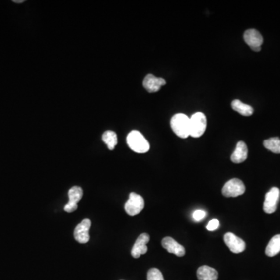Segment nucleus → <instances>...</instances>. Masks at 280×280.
<instances>
[{
	"instance_id": "22",
	"label": "nucleus",
	"mask_w": 280,
	"mask_h": 280,
	"mask_svg": "<svg viewBox=\"0 0 280 280\" xmlns=\"http://www.w3.org/2000/svg\"><path fill=\"white\" fill-rule=\"evenodd\" d=\"M219 226H220L219 220H216V219H213V220H210L209 222V224L206 226V228H207L208 231H213L218 228Z\"/></svg>"
},
{
	"instance_id": "21",
	"label": "nucleus",
	"mask_w": 280,
	"mask_h": 280,
	"mask_svg": "<svg viewBox=\"0 0 280 280\" xmlns=\"http://www.w3.org/2000/svg\"><path fill=\"white\" fill-rule=\"evenodd\" d=\"M206 212L204 210H202V209H197L193 213L192 215V217H193L194 220L195 221H201V220H203V219L206 217Z\"/></svg>"
},
{
	"instance_id": "23",
	"label": "nucleus",
	"mask_w": 280,
	"mask_h": 280,
	"mask_svg": "<svg viewBox=\"0 0 280 280\" xmlns=\"http://www.w3.org/2000/svg\"><path fill=\"white\" fill-rule=\"evenodd\" d=\"M13 2H16V3H22V2H24V0H19V1L18 0H14Z\"/></svg>"
},
{
	"instance_id": "16",
	"label": "nucleus",
	"mask_w": 280,
	"mask_h": 280,
	"mask_svg": "<svg viewBox=\"0 0 280 280\" xmlns=\"http://www.w3.org/2000/svg\"><path fill=\"white\" fill-rule=\"evenodd\" d=\"M280 252V234L273 237L266 248V255L269 257L277 256Z\"/></svg>"
},
{
	"instance_id": "20",
	"label": "nucleus",
	"mask_w": 280,
	"mask_h": 280,
	"mask_svg": "<svg viewBox=\"0 0 280 280\" xmlns=\"http://www.w3.org/2000/svg\"><path fill=\"white\" fill-rule=\"evenodd\" d=\"M147 280H164L161 272L156 268H152L147 273Z\"/></svg>"
},
{
	"instance_id": "19",
	"label": "nucleus",
	"mask_w": 280,
	"mask_h": 280,
	"mask_svg": "<svg viewBox=\"0 0 280 280\" xmlns=\"http://www.w3.org/2000/svg\"><path fill=\"white\" fill-rule=\"evenodd\" d=\"M263 145L266 149L271 151L273 153L280 154V139L278 137H273L265 140Z\"/></svg>"
},
{
	"instance_id": "10",
	"label": "nucleus",
	"mask_w": 280,
	"mask_h": 280,
	"mask_svg": "<svg viewBox=\"0 0 280 280\" xmlns=\"http://www.w3.org/2000/svg\"><path fill=\"white\" fill-rule=\"evenodd\" d=\"M91 220L89 219H84L76 226L74 231V238L79 243L85 244L88 242L90 240L89 230L91 228Z\"/></svg>"
},
{
	"instance_id": "9",
	"label": "nucleus",
	"mask_w": 280,
	"mask_h": 280,
	"mask_svg": "<svg viewBox=\"0 0 280 280\" xmlns=\"http://www.w3.org/2000/svg\"><path fill=\"white\" fill-rule=\"evenodd\" d=\"M149 235L148 234H140L132 248L131 255L133 258L138 259L142 255H145L148 251L147 244L149 241Z\"/></svg>"
},
{
	"instance_id": "17",
	"label": "nucleus",
	"mask_w": 280,
	"mask_h": 280,
	"mask_svg": "<svg viewBox=\"0 0 280 280\" xmlns=\"http://www.w3.org/2000/svg\"><path fill=\"white\" fill-rule=\"evenodd\" d=\"M231 107H232L233 110L241 114V116H250L253 114V108L250 105L243 103L240 100H234L231 102Z\"/></svg>"
},
{
	"instance_id": "15",
	"label": "nucleus",
	"mask_w": 280,
	"mask_h": 280,
	"mask_svg": "<svg viewBox=\"0 0 280 280\" xmlns=\"http://www.w3.org/2000/svg\"><path fill=\"white\" fill-rule=\"evenodd\" d=\"M197 277L199 280H217L218 273L215 269L208 266H202L198 269Z\"/></svg>"
},
{
	"instance_id": "14",
	"label": "nucleus",
	"mask_w": 280,
	"mask_h": 280,
	"mask_svg": "<svg viewBox=\"0 0 280 280\" xmlns=\"http://www.w3.org/2000/svg\"><path fill=\"white\" fill-rule=\"evenodd\" d=\"M248 157V148L246 144L242 141H240L237 144L236 148L231 156V160L233 163H241L246 160Z\"/></svg>"
},
{
	"instance_id": "1",
	"label": "nucleus",
	"mask_w": 280,
	"mask_h": 280,
	"mask_svg": "<svg viewBox=\"0 0 280 280\" xmlns=\"http://www.w3.org/2000/svg\"><path fill=\"white\" fill-rule=\"evenodd\" d=\"M127 144L129 147L137 152V153H145L150 149V145L142 133L137 130H133L127 136Z\"/></svg>"
},
{
	"instance_id": "12",
	"label": "nucleus",
	"mask_w": 280,
	"mask_h": 280,
	"mask_svg": "<svg viewBox=\"0 0 280 280\" xmlns=\"http://www.w3.org/2000/svg\"><path fill=\"white\" fill-rule=\"evenodd\" d=\"M162 245L169 253L174 254L178 257H182L185 255V249L174 238L166 237L162 240Z\"/></svg>"
},
{
	"instance_id": "7",
	"label": "nucleus",
	"mask_w": 280,
	"mask_h": 280,
	"mask_svg": "<svg viewBox=\"0 0 280 280\" xmlns=\"http://www.w3.org/2000/svg\"><path fill=\"white\" fill-rule=\"evenodd\" d=\"M244 39L245 43L248 44L255 52H260L262 44L263 43V37L262 34L255 30V29H249L246 30L244 34Z\"/></svg>"
},
{
	"instance_id": "3",
	"label": "nucleus",
	"mask_w": 280,
	"mask_h": 280,
	"mask_svg": "<svg viewBox=\"0 0 280 280\" xmlns=\"http://www.w3.org/2000/svg\"><path fill=\"white\" fill-rule=\"evenodd\" d=\"M207 119L205 114L196 112L190 118V136L194 138L202 137L206 132Z\"/></svg>"
},
{
	"instance_id": "8",
	"label": "nucleus",
	"mask_w": 280,
	"mask_h": 280,
	"mask_svg": "<svg viewBox=\"0 0 280 280\" xmlns=\"http://www.w3.org/2000/svg\"><path fill=\"white\" fill-rule=\"evenodd\" d=\"M224 240L226 245L228 247L230 251L233 253H241L245 250L246 245H245V241L233 233H226L224 234Z\"/></svg>"
},
{
	"instance_id": "6",
	"label": "nucleus",
	"mask_w": 280,
	"mask_h": 280,
	"mask_svg": "<svg viewBox=\"0 0 280 280\" xmlns=\"http://www.w3.org/2000/svg\"><path fill=\"white\" fill-rule=\"evenodd\" d=\"M280 197V191L278 188H272L265 197L264 204H263V210L265 213L271 214L275 213L277 210V203Z\"/></svg>"
},
{
	"instance_id": "18",
	"label": "nucleus",
	"mask_w": 280,
	"mask_h": 280,
	"mask_svg": "<svg viewBox=\"0 0 280 280\" xmlns=\"http://www.w3.org/2000/svg\"><path fill=\"white\" fill-rule=\"evenodd\" d=\"M102 140L108 145V149H110V150H113L118 143L116 133L115 132L111 131V130H108V131L104 133L103 135H102Z\"/></svg>"
},
{
	"instance_id": "11",
	"label": "nucleus",
	"mask_w": 280,
	"mask_h": 280,
	"mask_svg": "<svg viewBox=\"0 0 280 280\" xmlns=\"http://www.w3.org/2000/svg\"><path fill=\"white\" fill-rule=\"evenodd\" d=\"M84 195L83 190L80 187L73 186L69 191V202L65 206L64 210L67 213H73L77 209V203L79 201L81 200L82 197Z\"/></svg>"
},
{
	"instance_id": "13",
	"label": "nucleus",
	"mask_w": 280,
	"mask_h": 280,
	"mask_svg": "<svg viewBox=\"0 0 280 280\" xmlns=\"http://www.w3.org/2000/svg\"><path fill=\"white\" fill-rule=\"evenodd\" d=\"M165 84L166 80L164 79L156 77L152 74H148L143 80V87L149 93L157 92Z\"/></svg>"
},
{
	"instance_id": "4",
	"label": "nucleus",
	"mask_w": 280,
	"mask_h": 280,
	"mask_svg": "<svg viewBox=\"0 0 280 280\" xmlns=\"http://www.w3.org/2000/svg\"><path fill=\"white\" fill-rule=\"evenodd\" d=\"M245 192V186L244 183L238 178H233L227 181L222 188V194L227 198L240 196Z\"/></svg>"
},
{
	"instance_id": "5",
	"label": "nucleus",
	"mask_w": 280,
	"mask_h": 280,
	"mask_svg": "<svg viewBox=\"0 0 280 280\" xmlns=\"http://www.w3.org/2000/svg\"><path fill=\"white\" fill-rule=\"evenodd\" d=\"M144 206H145V202L143 198L134 192H132L130 194L128 201L125 204V210L130 216H136L142 211Z\"/></svg>"
},
{
	"instance_id": "2",
	"label": "nucleus",
	"mask_w": 280,
	"mask_h": 280,
	"mask_svg": "<svg viewBox=\"0 0 280 280\" xmlns=\"http://www.w3.org/2000/svg\"><path fill=\"white\" fill-rule=\"evenodd\" d=\"M170 126L177 137L182 139L190 136V118L184 114H176L170 121Z\"/></svg>"
}]
</instances>
